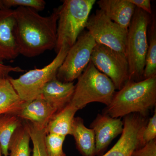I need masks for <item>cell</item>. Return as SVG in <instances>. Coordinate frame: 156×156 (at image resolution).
<instances>
[{
	"mask_svg": "<svg viewBox=\"0 0 156 156\" xmlns=\"http://www.w3.org/2000/svg\"><path fill=\"white\" fill-rule=\"evenodd\" d=\"M14 13V32L20 54L34 57L55 49L58 8L46 17L33 9L24 7H18Z\"/></svg>",
	"mask_w": 156,
	"mask_h": 156,
	"instance_id": "6da1fadb",
	"label": "cell"
},
{
	"mask_svg": "<svg viewBox=\"0 0 156 156\" xmlns=\"http://www.w3.org/2000/svg\"><path fill=\"white\" fill-rule=\"evenodd\" d=\"M156 104V76L139 82L128 81L115 92L103 114L114 118L132 113L147 116Z\"/></svg>",
	"mask_w": 156,
	"mask_h": 156,
	"instance_id": "7a4b0ae2",
	"label": "cell"
},
{
	"mask_svg": "<svg viewBox=\"0 0 156 156\" xmlns=\"http://www.w3.org/2000/svg\"><path fill=\"white\" fill-rule=\"evenodd\" d=\"M95 0H65L58 8L56 53L62 47L69 48L76 43L86 28Z\"/></svg>",
	"mask_w": 156,
	"mask_h": 156,
	"instance_id": "3957f363",
	"label": "cell"
},
{
	"mask_svg": "<svg viewBox=\"0 0 156 156\" xmlns=\"http://www.w3.org/2000/svg\"><path fill=\"white\" fill-rule=\"evenodd\" d=\"M115 90L111 80L99 71L90 61L78 78L69 104L78 111L92 102H100L107 106L111 102Z\"/></svg>",
	"mask_w": 156,
	"mask_h": 156,
	"instance_id": "277c9868",
	"label": "cell"
},
{
	"mask_svg": "<svg viewBox=\"0 0 156 156\" xmlns=\"http://www.w3.org/2000/svg\"><path fill=\"white\" fill-rule=\"evenodd\" d=\"M150 15L136 8L128 29L126 55L129 66V80H143L148 48L147 31Z\"/></svg>",
	"mask_w": 156,
	"mask_h": 156,
	"instance_id": "5b68a950",
	"label": "cell"
},
{
	"mask_svg": "<svg viewBox=\"0 0 156 156\" xmlns=\"http://www.w3.org/2000/svg\"><path fill=\"white\" fill-rule=\"evenodd\" d=\"M69 49L62 47L53 61L42 68L30 70L17 79L9 77V81L21 100L27 102L41 95L45 85L56 78L58 69Z\"/></svg>",
	"mask_w": 156,
	"mask_h": 156,
	"instance_id": "8992f818",
	"label": "cell"
},
{
	"mask_svg": "<svg viewBox=\"0 0 156 156\" xmlns=\"http://www.w3.org/2000/svg\"><path fill=\"white\" fill-rule=\"evenodd\" d=\"M96 44L87 30L83 31L76 43L68 50L57 72L56 78L64 83L73 82L83 73L91 60L92 50Z\"/></svg>",
	"mask_w": 156,
	"mask_h": 156,
	"instance_id": "52a82bcc",
	"label": "cell"
},
{
	"mask_svg": "<svg viewBox=\"0 0 156 156\" xmlns=\"http://www.w3.org/2000/svg\"><path fill=\"white\" fill-rule=\"evenodd\" d=\"M86 28L97 44L126 54L128 30L113 22L100 9L89 16Z\"/></svg>",
	"mask_w": 156,
	"mask_h": 156,
	"instance_id": "ba28073f",
	"label": "cell"
},
{
	"mask_svg": "<svg viewBox=\"0 0 156 156\" xmlns=\"http://www.w3.org/2000/svg\"><path fill=\"white\" fill-rule=\"evenodd\" d=\"M90 61L99 71L111 80L116 90L122 89L129 80V66L126 54L96 43Z\"/></svg>",
	"mask_w": 156,
	"mask_h": 156,
	"instance_id": "9c48e42d",
	"label": "cell"
},
{
	"mask_svg": "<svg viewBox=\"0 0 156 156\" xmlns=\"http://www.w3.org/2000/svg\"><path fill=\"white\" fill-rule=\"evenodd\" d=\"M147 121V117L139 114L132 113L124 117V128L120 139L101 156H131L135 150L139 148L140 135Z\"/></svg>",
	"mask_w": 156,
	"mask_h": 156,
	"instance_id": "30bf717a",
	"label": "cell"
},
{
	"mask_svg": "<svg viewBox=\"0 0 156 156\" xmlns=\"http://www.w3.org/2000/svg\"><path fill=\"white\" fill-rule=\"evenodd\" d=\"M95 136V154L100 156L112 140L123 132L124 125L120 118L98 114L91 124Z\"/></svg>",
	"mask_w": 156,
	"mask_h": 156,
	"instance_id": "8fae6325",
	"label": "cell"
},
{
	"mask_svg": "<svg viewBox=\"0 0 156 156\" xmlns=\"http://www.w3.org/2000/svg\"><path fill=\"white\" fill-rule=\"evenodd\" d=\"M14 10L0 9V61L17 58L19 55L14 32Z\"/></svg>",
	"mask_w": 156,
	"mask_h": 156,
	"instance_id": "7c38bea8",
	"label": "cell"
},
{
	"mask_svg": "<svg viewBox=\"0 0 156 156\" xmlns=\"http://www.w3.org/2000/svg\"><path fill=\"white\" fill-rule=\"evenodd\" d=\"M57 112L41 95L24 102L16 115L21 120L29 122L42 128H46L53 116Z\"/></svg>",
	"mask_w": 156,
	"mask_h": 156,
	"instance_id": "4fadbf2b",
	"label": "cell"
},
{
	"mask_svg": "<svg viewBox=\"0 0 156 156\" xmlns=\"http://www.w3.org/2000/svg\"><path fill=\"white\" fill-rule=\"evenodd\" d=\"M75 87L73 82L64 83L54 78L45 85L41 95L58 112L70 102Z\"/></svg>",
	"mask_w": 156,
	"mask_h": 156,
	"instance_id": "5bb4252c",
	"label": "cell"
},
{
	"mask_svg": "<svg viewBox=\"0 0 156 156\" xmlns=\"http://www.w3.org/2000/svg\"><path fill=\"white\" fill-rule=\"evenodd\" d=\"M99 9L108 18L128 30L136 7L128 0H100Z\"/></svg>",
	"mask_w": 156,
	"mask_h": 156,
	"instance_id": "9a60e30c",
	"label": "cell"
},
{
	"mask_svg": "<svg viewBox=\"0 0 156 156\" xmlns=\"http://www.w3.org/2000/svg\"><path fill=\"white\" fill-rule=\"evenodd\" d=\"M72 135L75 140L78 150L83 156H95V136L92 128H87L80 117L74 119Z\"/></svg>",
	"mask_w": 156,
	"mask_h": 156,
	"instance_id": "2e32d148",
	"label": "cell"
},
{
	"mask_svg": "<svg viewBox=\"0 0 156 156\" xmlns=\"http://www.w3.org/2000/svg\"><path fill=\"white\" fill-rule=\"evenodd\" d=\"M77 110L69 103L56 112L46 128L47 134L53 133L66 136L72 135L73 122Z\"/></svg>",
	"mask_w": 156,
	"mask_h": 156,
	"instance_id": "e0dca14e",
	"label": "cell"
},
{
	"mask_svg": "<svg viewBox=\"0 0 156 156\" xmlns=\"http://www.w3.org/2000/svg\"><path fill=\"white\" fill-rule=\"evenodd\" d=\"M9 78L0 81V115H16L24 102L20 98Z\"/></svg>",
	"mask_w": 156,
	"mask_h": 156,
	"instance_id": "ac0fdd59",
	"label": "cell"
},
{
	"mask_svg": "<svg viewBox=\"0 0 156 156\" xmlns=\"http://www.w3.org/2000/svg\"><path fill=\"white\" fill-rule=\"evenodd\" d=\"M21 120L14 114L0 115V146L3 156H9V146L11 137L22 124Z\"/></svg>",
	"mask_w": 156,
	"mask_h": 156,
	"instance_id": "d6986e66",
	"label": "cell"
},
{
	"mask_svg": "<svg viewBox=\"0 0 156 156\" xmlns=\"http://www.w3.org/2000/svg\"><path fill=\"white\" fill-rule=\"evenodd\" d=\"M30 136L25 122L16 129L9 146L10 156H30Z\"/></svg>",
	"mask_w": 156,
	"mask_h": 156,
	"instance_id": "ffe728a7",
	"label": "cell"
},
{
	"mask_svg": "<svg viewBox=\"0 0 156 156\" xmlns=\"http://www.w3.org/2000/svg\"><path fill=\"white\" fill-rule=\"evenodd\" d=\"M150 32L149 43L148 45L145 59L143 80L156 76V20L152 17Z\"/></svg>",
	"mask_w": 156,
	"mask_h": 156,
	"instance_id": "44dd1931",
	"label": "cell"
},
{
	"mask_svg": "<svg viewBox=\"0 0 156 156\" xmlns=\"http://www.w3.org/2000/svg\"><path fill=\"white\" fill-rule=\"evenodd\" d=\"M25 122L33 145V156H48L44 143L46 128H39L29 122Z\"/></svg>",
	"mask_w": 156,
	"mask_h": 156,
	"instance_id": "7402d4cb",
	"label": "cell"
},
{
	"mask_svg": "<svg viewBox=\"0 0 156 156\" xmlns=\"http://www.w3.org/2000/svg\"><path fill=\"white\" fill-rule=\"evenodd\" d=\"M65 137L53 133L46 134L44 143L48 156H66L62 149Z\"/></svg>",
	"mask_w": 156,
	"mask_h": 156,
	"instance_id": "603a6c76",
	"label": "cell"
},
{
	"mask_svg": "<svg viewBox=\"0 0 156 156\" xmlns=\"http://www.w3.org/2000/svg\"><path fill=\"white\" fill-rule=\"evenodd\" d=\"M153 116L148 120L146 125L143 128L139 137V148L143 147L156 138V110Z\"/></svg>",
	"mask_w": 156,
	"mask_h": 156,
	"instance_id": "cb8c5ba5",
	"label": "cell"
},
{
	"mask_svg": "<svg viewBox=\"0 0 156 156\" xmlns=\"http://www.w3.org/2000/svg\"><path fill=\"white\" fill-rule=\"evenodd\" d=\"M5 8L11 9L12 7L30 8L36 11L44 9L46 2L44 0H2Z\"/></svg>",
	"mask_w": 156,
	"mask_h": 156,
	"instance_id": "d4e9b609",
	"label": "cell"
},
{
	"mask_svg": "<svg viewBox=\"0 0 156 156\" xmlns=\"http://www.w3.org/2000/svg\"><path fill=\"white\" fill-rule=\"evenodd\" d=\"M131 156H156V139L143 147L135 150Z\"/></svg>",
	"mask_w": 156,
	"mask_h": 156,
	"instance_id": "484cf974",
	"label": "cell"
},
{
	"mask_svg": "<svg viewBox=\"0 0 156 156\" xmlns=\"http://www.w3.org/2000/svg\"><path fill=\"white\" fill-rule=\"evenodd\" d=\"M19 66H13L4 64L0 61V81L4 79L9 77V74L11 73H21L24 71Z\"/></svg>",
	"mask_w": 156,
	"mask_h": 156,
	"instance_id": "4316f807",
	"label": "cell"
},
{
	"mask_svg": "<svg viewBox=\"0 0 156 156\" xmlns=\"http://www.w3.org/2000/svg\"><path fill=\"white\" fill-rule=\"evenodd\" d=\"M128 1L134 5L136 8L141 9L149 15L152 14L150 0H128Z\"/></svg>",
	"mask_w": 156,
	"mask_h": 156,
	"instance_id": "83f0119b",
	"label": "cell"
},
{
	"mask_svg": "<svg viewBox=\"0 0 156 156\" xmlns=\"http://www.w3.org/2000/svg\"><path fill=\"white\" fill-rule=\"evenodd\" d=\"M3 8H4V6L3 5L2 2V0H0V9Z\"/></svg>",
	"mask_w": 156,
	"mask_h": 156,
	"instance_id": "f1b7e54d",
	"label": "cell"
},
{
	"mask_svg": "<svg viewBox=\"0 0 156 156\" xmlns=\"http://www.w3.org/2000/svg\"><path fill=\"white\" fill-rule=\"evenodd\" d=\"M0 156H3L2 152V148H1V146H0Z\"/></svg>",
	"mask_w": 156,
	"mask_h": 156,
	"instance_id": "f546056e",
	"label": "cell"
}]
</instances>
